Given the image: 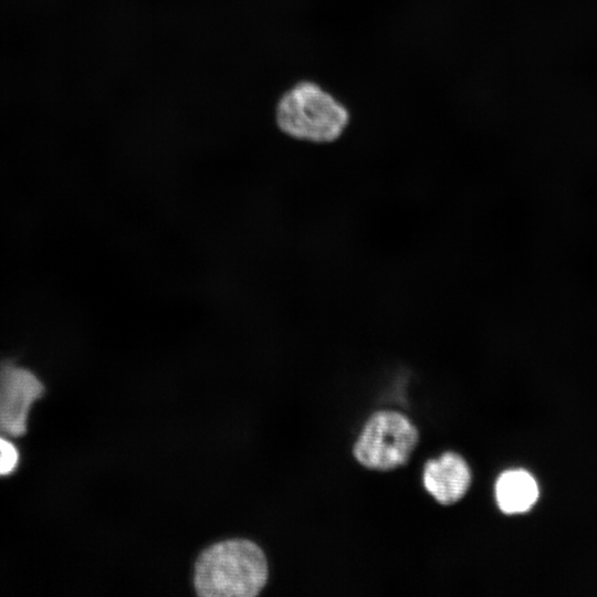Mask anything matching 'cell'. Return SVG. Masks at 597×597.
<instances>
[{"label":"cell","mask_w":597,"mask_h":597,"mask_svg":"<svg viewBox=\"0 0 597 597\" xmlns=\"http://www.w3.org/2000/svg\"><path fill=\"white\" fill-rule=\"evenodd\" d=\"M471 472L464 459L453 452L427 462L423 471L426 490L441 504H453L467 493Z\"/></svg>","instance_id":"cell-5"},{"label":"cell","mask_w":597,"mask_h":597,"mask_svg":"<svg viewBox=\"0 0 597 597\" xmlns=\"http://www.w3.org/2000/svg\"><path fill=\"white\" fill-rule=\"evenodd\" d=\"M538 498L535 479L525 470L503 472L495 483V499L500 510L505 514L528 511Z\"/></svg>","instance_id":"cell-6"},{"label":"cell","mask_w":597,"mask_h":597,"mask_svg":"<svg viewBox=\"0 0 597 597\" xmlns=\"http://www.w3.org/2000/svg\"><path fill=\"white\" fill-rule=\"evenodd\" d=\"M268 578L265 553L248 538L217 542L195 562L193 587L200 597H255Z\"/></svg>","instance_id":"cell-2"},{"label":"cell","mask_w":597,"mask_h":597,"mask_svg":"<svg viewBox=\"0 0 597 597\" xmlns=\"http://www.w3.org/2000/svg\"><path fill=\"white\" fill-rule=\"evenodd\" d=\"M353 106L324 81L298 76L276 94L271 117L284 137L311 146H328L342 140L354 122Z\"/></svg>","instance_id":"cell-1"},{"label":"cell","mask_w":597,"mask_h":597,"mask_svg":"<svg viewBox=\"0 0 597 597\" xmlns=\"http://www.w3.org/2000/svg\"><path fill=\"white\" fill-rule=\"evenodd\" d=\"M45 392L39 376L14 360H0V433L11 438L25 434L30 413Z\"/></svg>","instance_id":"cell-4"},{"label":"cell","mask_w":597,"mask_h":597,"mask_svg":"<svg viewBox=\"0 0 597 597\" xmlns=\"http://www.w3.org/2000/svg\"><path fill=\"white\" fill-rule=\"evenodd\" d=\"M20 464V452L17 446L0 433V478L13 474Z\"/></svg>","instance_id":"cell-7"},{"label":"cell","mask_w":597,"mask_h":597,"mask_svg":"<svg viewBox=\"0 0 597 597\" xmlns=\"http://www.w3.org/2000/svg\"><path fill=\"white\" fill-rule=\"evenodd\" d=\"M418 430L397 411H378L366 422L354 447L356 460L373 470L405 464L418 442Z\"/></svg>","instance_id":"cell-3"}]
</instances>
